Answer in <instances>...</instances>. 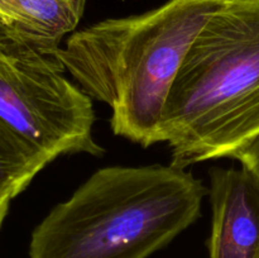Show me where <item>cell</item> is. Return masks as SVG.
<instances>
[{
  "label": "cell",
  "instance_id": "obj_1",
  "mask_svg": "<svg viewBox=\"0 0 259 258\" xmlns=\"http://www.w3.org/2000/svg\"><path fill=\"white\" fill-rule=\"evenodd\" d=\"M223 0H168L139 15L73 32L53 57L83 93L111 109L116 136L161 142L167 99L190 47Z\"/></svg>",
  "mask_w": 259,
  "mask_h": 258
},
{
  "label": "cell",
  "instance_id": "obj_2",
  "mask_svg": "<svg viewBox=\"0 0 259 258\" xmlns=\"http://www.w3.org/2000/svg\"><path fill=\"white\" fill-rule=\"evenodd\" d=\"M205 195L172 164L104 167L35 227L29 258H147L196 222Z\"/></svg>",
  "mask_w": 259,
  "mask_h": 258
},
{
  "label": "cell",
  "instance_id": "obj_3",
  "mask_svg": "<svg viewBox=\"0 0 259 258\" xmlns=\"http://www.w3.org/2000/svg\"><path fill=\"white\" fill-rule=\"evenodd\" d=\"M259 133V0H223L190 47L164 106L171 164L233 154Z\"/></svg>",
  "mask_w": 259,
  "mask_h": 258
},
{
  "label": "cell",
  "instance_id": "obj_4",
  "mask_svg": "<svg viewBox=\"0 0 259 258\" xmlns=\"http://www.w3.org/2000/svg\"><path fill=\"white\" fill-rule=\"evenodd\" d=\"M57 58L13 38L0 43V132L43 166L68 153L101 156L93 101Z\"/></svg>",
  "mask_w": 259,
  "mask_h": 258
},
{
  "label": "cell",
  "instance_id": "obj_5",
  "mask_svg": "<svg viewBox=\"0 0 259 258\" xmlns=\"http://www.w3.org/2000/svg\"><path fill=\"white\" fill-rule=\"evenodd\" d=\"M210 258H259V177L240 168L210 171Z\"/></svg>",
  "mask_w": 259,
  "mask_h": 258
},
{
  "label": "cell",
  "instance_id": "obj_6",
  "mask_svg": "<svg viewBox=\"0 0 259 258\" xmlns=\"http://www.w3.org/2000/svg\"><path fill=\"white\" fill-rule=\"evenodd\" d=\"M86 0H0V23L10 37L52 56L77 28Z\"/></svg>",
  "mask_w": 259,
  "mask_h": 258
},
{
  "label": "cell",
  "instance_id": "obj_7",
  "mask_svg": "<svg viewBox=\"0 0 259 258\" xmlns=\"http://www.w3.org/2000/svg\"><path fill=\"white\" fill-rule=\"evenodd\" d=\"M43 167L42 163L23 153L0 132V196L14 199Z\"/></svg>",
  "mask_w": 259,
  "mask_h": 258
},
{
  "label": "cell",
  "instance_id": "obj_8",
  "mask_svg": "<svg viewBox=\"0 0 259 258\" xmlns=\"http://www.w3.org/2000/svg\"><path fill=\"white\" fill-rule=\"evenodd\" d=\"M233 158L238 159L242 166L247 167L259 177V133L247 144L238 149Z\"/></svg>",
  "mask_w": 259,
  "mask_h": 258
},
{
  "label": "cell",
  "instance_id": "obj_9",
  "mask_svg": "<svg viewBox=\"0 0 259 258\" xmlns=\"http://www.w3.org/2000/svg\"><path fill=\"white\" fill-rule=\"evenodd\" d=\"M12 200L13 199L10 196H0V228H2L3 223H4Z\"/></svg>",
  "mask_w": 259,
  "mask_h": 258
},
{
  "label": "cell",
  "instance_id": "obj_10",
  "mask_svg": "<svg viewBox=\"0 0 259 258\" xmlns=\"http://www.w3.org/2000/svg\"><path fill=\"white\" fill-rule=\"evenodd\" d=\"M9 37H10V34H9V32L7 30V28H5L4 25L0 23V43H2L4 39H7V38H9ZM10 38H12V37H10Z\"/></svg>",
  "mask_w": 259,
  "mask_h": 258
}]
</instances>
